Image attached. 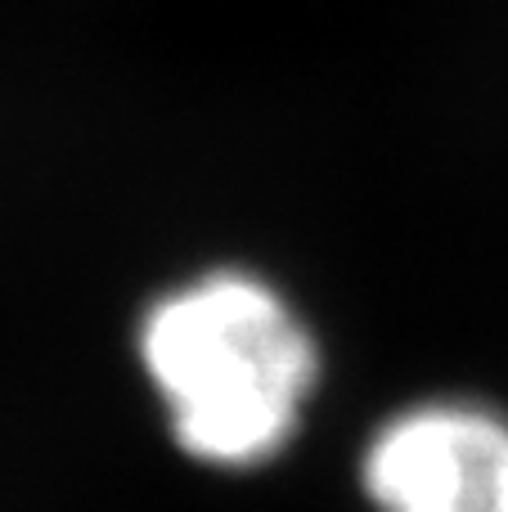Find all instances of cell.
<instances>
[{"label": "cell", "mask_w": 508, "mask_h": 512, "mask_svg": "<svg viewBox=\"0 0 508 512\" xmlns=\"http://www.w3.org/2000/svg\"><path fill=\"white\" fill-rule=\"evenodd\" d=\"M140 355L171 405L176 441L221 468L261 463L293 436L315 382V346L261 279L221 270L162 297Z\"/></svg>", "instance_id": "6da1fadb"}, {"label": "cell", "mask_w": 508, "mask_h": 512, "mask_svg": "<svg viewBox=\"0 0 508 512\" xmlns=\"http://www.w3.org/2000/svg\"><path fill=\"white\" fill-rule=\"evenodd\" d=\"M365 490L383 512H508V423L473 405L410 409L374 436Z\"/></svg>", "instance_id": "7a4b0ae2"}]
</instances>
